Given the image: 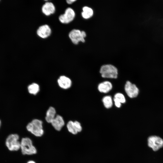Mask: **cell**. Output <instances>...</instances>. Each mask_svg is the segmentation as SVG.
I'll return each instance as SVG.
<instances>
[{
    "instance_id": "cell-1",
    "label": "cell",
    "mask_w": 163,
    "mask_h": 163,
    "mask_svg": "<svg viewBox=\"0 0 163 163\" xmlns=\"http://www.w3.org/2000/svg\"><path fill=\"white\" fill-rule=\"evenodd\" d=\"M43 122L41 120L34 119L28 124L26 126L27 130L37 137L42 136L43 134Z\"/></svg>"
},
{
    "instance_id": "cell-2",
    "label": "cell",
    "mask_w": 163,
    "mask_h": 163,
    "mask_svg": "<svg viewBox=\"0 0 163 163\" xmlns=\"http://www.w3.org/2000/svg\"><path fill=\"white\" fill-rule=\"evenodd\" d=\"M20 148L23 155H32L37 152L36 148L33 145L31 139L29 138H24L22 139Z\"/></svg>"
},
{
    "instance_id": "cell-3",
    "label": "cell",
    "mask_w": 163,
    "mask_h": 163,
    "mask_svg": "<svg viewBox=\"0 0 163 163\" xmlns=\"http://www.w3.org/2000/svg\"><path fill=\"white\" fill-rule=\"evenodd\" d=\"M100 72L101 76L103 78H116L117 77V69L112 65L106 64L103 65L100 68Z\"/></svg>"
},
{
    "instance_id": "cell-4",
    "label": "cell",
    "mask_w": 163,
    "mask_h": 163,
    "mask_svg": "<svg viewBox=\"0 0 163 163\" xmlns=\"http://www.w3.org/2000/svg\"><path fill=\"white\" fill-rule=\"evenodd\" d=\"M19 137L16 134L9 135L6 138L5 144L8 149L11 151H17L21 148V142L19 141Z\"/></svg>"
},
{
    "instance_id": "cell-5",
    "label": "cell",
    "mask_w": 163,
    "mask_h": 163,
    "mask_svg": "<svg viewBox=\"0 0 163 163\" xmlns=\"http://www.w3.org/2000/svg\"><path fill=\"white\" fill-rule=\"evenodd\" d=\"M86 36V33L84 31L78 29H73L69 34L70 39L75 44H78L79 42H84Z\"/></svg>"
},
{
    "instance_id": "cell-6",
    "label": "cell",
    "mask_w": 163,
    "mask_h": 163,
    "mask_svg": "<svg viewBox=\"0 0 163 163\" xmlns=\"http://www.w3.org/2000/svg\"><path fill=\"white\" fill-rule=\"evenodd\" d=\"M148 145L154 151H156L163 146V140L159 136H151L148 139Z\"/></svg>"
},
{
    "instance_id": "cell-7",
    "label": "cell",
    "mask_w": 163,
    "mask_h": 163,
    "mask_svg": "<svg viewBox=\"0 0 163 163\" xmlns=\"http://www.w3.org/2000/svg\"><path fill=\"white\" fill-rule=\"evenodd\" d=\"M75 16V13L74 10L71 8H68L64 14L59 16V20L63 24H68L73 20Z\"/></svg>"
},
{
    "instance_id": "cell-8",
    "label": "cell",
    "mask_w": 163,
    "mask_h": 163,
    "mask_svg": "<svg viewBox=\"0 0 163 163\" xmlns=\"http://www.w3.org/2000/svg\"><path fill=\"white\" fill-rule=\"evenodd\" d=\"M125 90L128 96L131 98L136 97L138 94L139 90L136 85L129 81H127L125 85Z\"/></svg>"
},
{
    "instance_id": "cell-9",
    "label": "cell",
    "mask_w": 163,
    "mask_h": 163,
    "mask_svg": "<svg viewBox=\"0 0 163 163\" xmlns=\"http://www.w3.org/2000/svg\"><path fill=\"white\" fill-rule=\"evenodd\" d=\"M67 127L69 132L73 134H76L78 132H80L82 127L79 122L77 121L73 122L69 121L67 124Z\"/></svg>"
},
{
    "instance_id": "cell-10",
    "label": "cell",
    "mask_w": 163,
    "mask_h": 163,
    "mask_svg": "<svg viewBox=\"0 0 163 163\" xmlns=\"http://www.w3.org/2000/svg\"><path fill=\"white\" fill-rule=\"evenodd\" d=\"M37 34L40 37L46 38L49 36L51 33L50 27L47 24L40 26L37 30Z\"/></svg>"
},
{
    "instance_id": "cell-11",
    "label": "cell",
    "mask_w": 163,
    "mask_h": 163,
    "mask_svg": "<svg viewBox=\"0 0 163 163\" xmlns=\"http://www.w3.org/2000/svg\"><path fill=\"white\" fill-rule=\"evenodd\" d=\"M57 82L60 88L66 89L70 88L72 83L71 80L64 75L61 76L59 77L57 80Z\"/></svg>"
},
{
    "instance_id": "cell-12",
    "label": "cell",
    "mask_w": 163,
    "mask_h": 163,
    "mask_svg": "<svg viewBox=\"0 0 163 163\" xmlns=\"http://www.w3.org/2000/svg\"><path fill=\"white\" fill-rule=\"evenodd\" d=\"M51 123L55 129L58 131L61 130L65 124L63 118L59 115H56Z\"/></svg>"
},
{
    "instance_id": "cell-13",
    "label": "cell",
    "mask_w": 163,
    "mask_h": 163,
    "mask_svg": "<svg viewBox=\"0 0 163 163\" xmlns=\"http://www.w3.org/2000/svg\"><path fill=\"white\" fill-rule=\"evenodd\" d=\"M43 13L46 16L53 14L55 11V8L54 4L51 2H46L42 7Z\"/></svg>"
},
{
    "instance_id": "cell-14",
    "label": "cell",
    "mask_w": 163,
    "mask_h": 163,
    "mask_svg": "<svg viewBox=\"0 0 163 163\" xmlns=\"http://www.w3.org/2000/svg\"><path fill=\"white\" fill-rule=\"evenodd\" d=\"M112 88L111 83L106 81L100 83L98 86V89L101 92L106 93L110 91Z\"/></svg>"
},
{
    "instance_id": "cell-15",
    "label": "cell",
    "mask_w": 163,
    "mask_h": 163,
    "mask_svg": "<svg viewBox=\"0 0 163 163\" xmlns=\"http://www.w3.org/2000/svg\"><path fill=\"white\" fill-rule=\"evenodd\" d=\"M55 109L52 107H50L46 113L45 120L48 123H51L55 118L56 115Z\"/></svg>"
},
{
    "instance_id": "cell-16",
    "label": "cell",
    "mask_w": 163,
    "mask_h": 163,
    "mask_svg": "<svg viewBox=\"0 0 163 163\" xmlns=\"http://www.w3.org/2000/svg\"><path fill=\"white\" fill-rule=\"evenodd\" d=\"M93 14V9L88 6H85L82 8V15L85 19H88L91 17Z\"/></svg>"
},
{
    "instance_id": "cell-17",
    "label": "cell",
    "mask_w": 163,
    "mask_h": 163,
    "mask_svg": "<svg viewBox=\"0 0 163 163\" xmlns=\"http://www.w3.org/2000/svg\"><path fill=\"white\" fill-rule=\"evenodd\" d=\"M28 90L30 94L36 95L40 91L39 86L36 83H33L28 86Z\"/></svg>"
},
{
    "instance_id": "cell-18",
    "label": "cell",
    "mask_w": 163,
    "mask_h": 163,
    "mask_svg": "<svg viewBox=\"0 0 163 163\" xmlns=\"http://www.w3.org/2000/svg\"><path fill=\"white\" fill-rule=\"evenodd\" d=\"M102 102L104 106L106 108H110L113 105V100L110 96H106L104 97L102 99Z\"/></svg>"
},
{
    "instance_id": "cell-19",
    "label": "cell",
    "mask_w": 163,
    "mask_h": 163,
    "mask_svg": "<svg viewBox=\"0 0 163 163\" xmlns=\"http://www.w3.org/2000/svg\"><path fill=\"white\" fill-rule=\"evenodd\" d=\"M113 101H117L121 104L124 103L126 102V99L124 96L122 94L118 93L114 95Z\"/></svg>"
},
{
    "instance_id": "cell-20",
    "label": "cell",
    "mask_w": 163,
    "mask_h": 163,
    "mask_svg": "<svg viewBox=\"0 0 163 163\" xmlns=\"http://www.w3.org/2000/svg\"><path fill=\"white\" fill-rule=\"evenodd\" d=\"M76 0H67L66 1L67 3L69 4H70L75 2Z\"/></svg>"
},
{
    "instance_id": "cell-21",
    "label": "cell",
    "mask_w": 163,
    "mask_h": 163,
    "mask_svg": "<svg viewBox=\"0 0 163 163\" xmlns=\"http://www.w3.org/2000/svg\"><path fill=\"white\" fill-rule=\"evenodd\" d=\"M27 163H36V162L33 161H28Z\"/></svg>"
},
{
    "instance_id": "cell-22",
    "label": "cell",
    "mask_w": 163,
    "mask_h": 163,
    "mask_svg": "<svg viewBox=\"0 0 163 163\" xmlns=\"http://www.w3.org/2000/svg\"><path fill=\"white\" fill-rule=\"evenodd\" d=\"M1 120H0V127L1 126Z\"/></svg>"
}]
</instances>
